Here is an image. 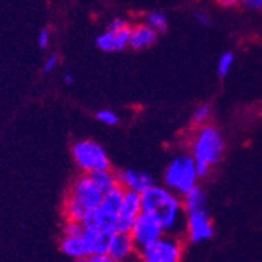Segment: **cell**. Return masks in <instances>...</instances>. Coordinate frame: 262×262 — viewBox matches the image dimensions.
I'll use <instances>...</instances> for the list:
<instances>
[{"mask_svg":"<svg viewBox=\"0 0 262 262\" xmlns=\"http://www.w3.org/2000/svg\"><path fill=\"white\" fill-rule=\"evenodd\" d=\"M141 208L159 220L164 233L183 237L185 234L186 213L181 196L176 194L165 185L153 184L141 194Z\"/></svg>","mask_w":262,"mask_h":262,"instance_id":"cell-1","label":"cell"},{"mask_svg":"<svg viewBox=\"0 0 262 262\" xmlns=\"http://www.w3.org/2000/svg\"><path fill=\"white\" fill-rule=\"evenodd\" d=\"M225 141L216 126L205 124L196 126L190 139V155L196 161L199 177L209 174L212 166L219 163L224 155Z\"/></svg>","mask_w":262,"mask_h":262,"instance_id":"cell-2","label":"cell"},{"mask_svg":"<svg viewBox=\"0 0 262 262\" xmlns=\"http://www.w3.org/2000/svg\"><path fill=\"white\" fill-rule=\"evenodd\" d=\"M103 196L104 192L84 173L71 184L68 189L63 205L64 219L83 223V220L100 205Z\"/></svg>","mask_w":262,"mask_h":262,"instance_id":"cell-3","label":"cell"},{"mask_svg":"<svg viewBox=\"0 0 262 262\" xmlns=\"http://www.w3.org/2000/svg\"><path fill=\"white\" fill-rule=\"evenodd\" d=\"M199 179L196 161L188 153L179 155L170 160L164 172V185L179 196H183L196 186Z\"/></svg>","mask_w":262,"mask_h":262,"instance_id":"cell-4","label":"cell"},{"mask_svg":"<svg viewBox=\"0 0 262 262\" xmlns=\"http://www.w3.org/2000/svg\"><path fill=\"white\" fill-rule=\"evenodd\" d=\"M124 192L125 190L119 185L104 193L100 205L83 220L84 225L88 228H97L111 234L116 232V220L123 203Z\"/></svg>","mask_w":262,"mask_h":262,"instance_id":"cell-5","label":"cell"},{"mask_svg":"<svg viewBox=\"0 0 262 262\" xmlns=\"http://www.w3.org/2000/svg\"><path fill=\"white\" fill-rule=\"evenodd\" d=\"M184 248L185 238L164 233L155 243L140 249L137 257L143 262H181Z\"/></svg>","mask_w":262,"mask_h":262,"instance_id":"cell-6","label":"cell"},{"mask_svg":"<svg viewBox=\"0 0 262 262\" xmlns=\"http://www.w3.org/2000/svg\"><path fill=\"white\" fill-rule=\"evenodd\" d=\"M71 153L76 165L86 174L111 168L110 157L105 149L93 140H79L72 145Z\"/></svg>","mask_w":262,"mask_h":262,"instance_id":"cell-7","label":"cell"},{"mask_svg":"<svg viewBox=\"0 0 262 262\" xmlns=\"http://www.w3.org/2000/svg\"><path fill=\"white\" fill-rule=\"evenodd\" d=\"M129 234L133 243L136 244L137 249L140 250L160 238L164 234V230L156 217L143 210L135 220Z\"/></svg>","mask_w":262,"mask_h":262,"instance_id":"cell-8","label":"cell"},{"mask_svg":"<svg viewBox=\"0 0 262 262\" xmlns=\"http://www.w3.org/2000/svg\"><path fill=\"white\" fill-rule=\"evenodd\" d=\"M213 234L214 228L206 209L186 213L184 238L192 244H200L212 238Z\"/></svg>","mask_w":262,"mask_h":262,"instance_id":"cell-9","label":"cell"},{"mask_svg":"<svg viewBox=\"0 0 262 262\" xmlns=\"http://www.w3.org/2000/svg\"><path fill=\"white\" fill-rule=\"evenodd\" d=\"M141 212H143V208H141V196H140V193L132 192V190H125L119 216H117L116 220V232L129 233L135 220L137 219V216Z\"/></svg>","mask_w":262,"mask_h":262,"instance_id":"cell-10","label":"cell"},{"mask_svg":"<svg viewBox=\"0 0 262 262\" xmlns=\"http://www.w3.org/2000/svg\"><path fill=\"white\" fill-rule=\"evenodd\" d=\"M106 253L116 262H125L137 257L139 249L129 233L115 232L110 237Z\"/></svg>","mask_w":262,"mask_h":262,"instance_id":"cell-11","label":"cell"},{"mask_svg":"<svg viewBox=\"0 0 262 262\" xmlns=\"http://www.w3.org/2000/svg\"><path fill=\"white\" fill-rule=\"evenodd\" d=\"M117 176H119V185L124 190H132L140 194L155 184V179L149 173L143 170L124 169L117 173Z\"/></svg>","mask_w":262,"mask_h":262,"instance_id":"cell-12","label":"cell"},{"mask_svg":"<svg viewBox=\"0 0 262 262\" xmlns=\"http://www.w3.org/2000/svg\"><path fill=\"white\" fill-rule=\"evenodd\" d=\"M130 26L121 30H110L106 28L96 39V46L104 52H120L125 50L129 44Z\"/></svg>","mask_w":262,"mask_h":262,"instance_id":"cell-13","label":"cell"},{"mask_svg":"<svg viewBox=\"0 0 262 262\" xmlns=\"http://www.w3.org/2000/svg\"><path fill=\"white\" fill-rule=\"evenodd\" d=\"M157 35L156 31L150 28L145 23H137L135 26H130L129 33V44L132 50H145L156 43Z\"/></svg>","mask_w":262,"mask_h":262,"instance_id":"cell-14","label":"cell"},{"mask_svg":"<svg viewBox=\"0 0 262 262\" xmlns=\"http://www.w3.org/2000/svg\"><path fill=\"white\" fill-rule=\"evenodd\" d=\"M81 236H83L84 241H85L90 254H104V253H106L111 233L104 232V230L97 229V228H88V226H85V229H84Z\"/></svg>","mask_w":262,"mask_h":262,"instance_id":"cell-15","label":"cell"},{"mask_svg":"<svg viewBox=\"0 0 262 262\" xmlns=\"http://www.w3.org/2000/svg\"><path fill=\"white\" fill-rule=\"evenodd\" d=\"M60 250L76 261L90 254L83 236H63L60 241Z\"/></svg>","mask_w":262,"mask_h":262,"instance_id":"cell-16","label":"cell"},{"mask_svg":"<svg viewBox=\"0 0 262 262\" xmlns=\"http://www.w3.org/2000/svg\"><path fill=\"white\" fill-rule=\"evenodd\" d=\"M181 201H183L185 213H190L205 209L208 200H206L205 192L199 185H196L181 196Z\"/></svg>","mask_w":262,"mask_h":262,"instance_id":"cell-17","label":"cell"},{"mask_svg":"<svg viewBox=\"0 0 262 262\" xmlns=\"http://www.w3.org/2000/svg\"><path fill=\"white\" fill-rule=\"evenodd\" d=\"M88 176L91 177V180H92L93 183L96 184L97 188L104 193L113 189V188H116V186H119V176H117V173L113 172L111 168L95 170V172L92 173H88Z\"/></svg>","mask_w":262,"mask_h":262,"instance_id":"cell-18","label":"cell"},{"mask_svg":"<svg viewBox=\"0 0 262 262\" xmlns=\"http://www.w3.org/2000/svg\"><path fill=\"white\" fill-rule=\"evenodd\" d=\"M144 23L148 24L150 28L156 31L157 33L165 32L166 27H168V19H166L165 13L159 12V11H153V12L146 13Z\"/></svg>","mask_w":262,"mask_h":262,"instance_id":"cell-19","label":"cell"},{"mask_svg":"<svg viewBox=\"0 0 262 262\" xmlns=\"http://www.w3.org/2000/svg\"><path fill=\"white\" fill-rule=\"evenodd\" d=\"M210 116H212V106L209 104H201L196 108L192 115V123L196 126H201L208 124Z\"/></svg>","mask_w":262,"mask_h":262,"instance_id":"cell-20","label":"cell"},{"mask_svg":"<svg viewBox=\"0 0 262 262\" xmlns=\"http://www.w3.org/2000/svg\"><path fill=\"white\" fill-rule=\"evenodd\" d=\"M233 63H234V55L232 52L223 53L221 57L219 59V63H217V73L221 77L226 76L229 73Z\"/></svg>","mask_w":262,"mask_h":262,"instance_id":"cell-21","label":"cell"},{"mask_svg":"<svg viewBox=\"0 0 262 262\" xmlns=\"http://www.w3.org/2000/svg\"><path fill=\"white\" fill-rule=\"evenodd\" d=\"M85 226L81 221L75 220H66L63 226V236H81Z\"/></svg>","mask_w":262,"mask_h":262,"instance_id":"cell-22","label":"cell"},{"mask_svg":"<svg viewBox=\"0 0 262 262\" xmlns=\"http://www.w3.org/2000/svg\"><path fill=\"white\" fill-rule=\"evenodd\" d=\"M96 119L100 123L105 124V125H116L119 124L120 117L115 111L112 110H101L96 113Z\"/></svg>","mask_w":262,"mask_h":262,"instance_id":"cell-23","label":"cell"},{"mask_svg":"<svg viewBox=\"0 0 262 262\" xmlns=\"http://www.w3.org/2000/svg\"><path fill=\"white\" fill-rule=\"evenodd\" d=\"M76 262H116L108 253L104 254H88V256L83 257V258L77 259Z\"/></svg>","mask_w":262,"mask_h":262,"instance_id":"cell-24","label":"cell"},{"mask_svg":"<svg viewBox=\"0 0 262 262\" xmlns=\"http://www.w3.org/2000/svg\"><path fill=\"white\" fill-rule=\"evenodd\" d=\"M59 61H60V57L57 53H52L50 56L47 57L46 61H44V66H43V72L44 73H51L57 66H59Z\"/></svg>","mask_w":262,"mask_h":262,"instance_id":"cell-25","label":"cell"},{"mask_svg":"<svg viewBox=\"0 0 262 262\" xmlns=\"http://www.w3.org/2000/svg\"><path fill=\"white\" fill-rule=\"evenodd\" d=\"M51 43V32L48 28H43V30L39 32V36H37V44L41 50H46L48 48Z\"/></svg>","mask_w":262,"mask_h":262,"instance_id":"cell-26","label":"cell"},{"mask_svg":"<svg viewBox=\"0 0 262 262\" xmlns=\"http://www.w3.org/2000/svg\"><path fill=\"white\" fill-rule=\"evenodd\" d=\"M130 24L128 23V20L125 17H115L113 20H111V23L108 24V28L110 30H121V28H126L129 27Z\"/></svg>","mask_w":262,"mask_h":262,"instance_id":"cell-27","label":"cell"},{"mask_svg":"<svg viewBox=\"0 0 262 262\" xmlns=\"http://www.w3.org/2000/svg\"><path fill=\"white\" fill-rule=\"evenodd\" d=\"M241 2L250 10H262V0H241Z\"/></svg>","mask_w":262,"mask_h":262,"instance_id":"cell-28","label":"cell"},{"mask_svg":"<svg viewBox=\"0 0 262 262\" xmlns=\"http://www.w3.org/2000/svg\"><path fill=\"white\" fill-rule=\"evenodd\" d=\"M194 16H196V20L199 21L200 24H201V26H204V27L210 26V19L205 12H196V15H194Z\"/></svg>","mask_w":262,"mask_h":262,"instance_id":"cell-29","label":"cell"},{"mask_svg":"<svg viewBox=\"0 0 262 262\" xmlns=\"http://www.w3.org/2000/svg\"><path fill=\"white\" fill-rule=\"evenodd\" d=\"M64 83H66L67 85H72V84L75 83V76H73V73L71 72V71L64 72Z\"/></svg>","mask_w":262,"mask_h":262,"instance_id":"cell-30","label":"cell"},{"mask_svg":"<svg viewBox=\"0 0 262 262\" xmlns=\"http://www.w3.org/2000/svg\"><path fill=\"white\" fill-rule=\"evenodd\" d=\"M217 2L224 7H233L236 6V4H238L241 0H217Z\"/></svg>","mask_w":262,"mask_h":262,"instance_id":"cell-31","label":"cell"},{"mask_svg":"<svg viewBox=\"0 0 262 262\" xmlns=\"http://www.w3.org/2000/svg\"><path fill=\"white\" fill-rule=\"evenodd\" d=\"M125 262H143V261H141V259H140L139 257H135V258L128 259V261H125Z\"/></svg>","mask_w":262,"mask_h":262,"instance_id":"cell-32","label":"cell"}]
</instances>
